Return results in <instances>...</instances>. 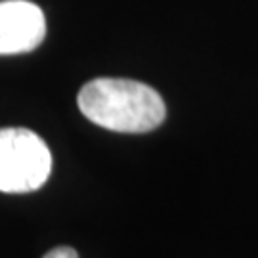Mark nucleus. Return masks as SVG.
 <instances>
[{
    "instance_id": "obj_1",
    "label": "nucleus",
    "mask_w": 258,
    "mask_h": 258,
    "mask_svg": "<svg viewBox=\"0 0 258 258\" xmlns=\"http://www.w3.org/2000/svg\"><path fill=\"white\" fill-rule=\"evenodd\" d=\"M79 109L102 128L144 134L163 124L165 102L144 83L128 79H94L79 92Z\"/></svg>"
},
{
    "instance_id": "obj_2",
    "label": "nucleus",
    "mask_w": 258,
    "mask_h": 258,
    "mask_svg": "<svg viewBox=\"0 0 258 258\" xmlns=\"http://www.w3.org/2000/svg\"><path fill=\"white\" fill-rule=\"evenodd\" d=\"M52 155L38 134L27 128L0 130V191L29 194L46 184Z\"/></svg>"
},
{
    "instance_id": "obj_3",
    "label": "nucleus",
    "mask_w": 258,
    "mask_h": 258,
    "mask_svg": "<svg viewBox=\"0 0 258 258\" xmlns=\"http://www.w3.org/2000/svg\"><path fill=\"white\" fill-rule=\"evenodd\" d=\"M46 35L42 10L29 0L0 2V55L25 54L40 46Z\"/></svg>"
},
{
    "instance_id": "obj_4",
    "label": "nucleus",
    "mask_w": 258,
    "mask_h": 258,
    "mask_svg": "<svg viewBox=\"0 0 258 258\" xmlns=\"http://www.w3.org/2000/svg\"><path fill=\"white\" fill-rule=\"evenodd\" d=\"M44 258H79V254L71 247H55L50 252H46Z\"/></svg>"
}]
</instances>
